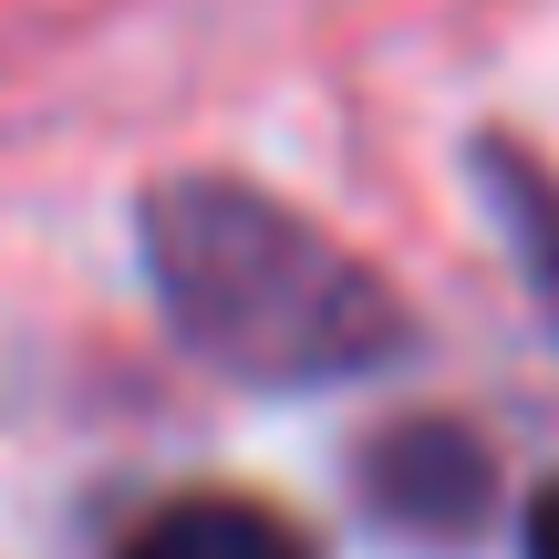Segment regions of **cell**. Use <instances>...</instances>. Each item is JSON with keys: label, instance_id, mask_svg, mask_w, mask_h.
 Returning a JSON list of instances; mask_svg holds the SVG:
<instances>
[{"label": "cell", "instance_id": "277c9868", "mask_svg": "<svg viewBox=\"0 0 559 559\" xmlns=\"http://www.w3.org/2000/svg\"><path fill=\"white\" fill-rule=\"evenodd\" d=\"M487 177H498V198H508V228L528 239V270H539V280H549V300H559V187L539 177V166H519L508 145L487 156Z\"/></svg>", "mask_w": 559, "mask_h": 559}, {"label": "cell", "instance_id": "6da1fadb", "mask_svg": "<svg viewBox=\"0 0 559 559\" xmlns=\"http://www.w3.org/2000/svg\"><path fill=\"white\" fill-rule=\"evenodd\" d=\"M156 300L239 383H353L404 353V300L353 249L239 177H177L145 198Z\"/></svg>", "mask_w": 559, "mask_h": 559}, {"label": "cell", "instance_id": "7a4b0ae2", "mask_svg": "<svg viewBox=\"0 0 559 559\" xmlns=\"http://www.w3.org/2000/svg\"><path fill=\"white\" fill-rule=\"evenodd\" d=\"M487 456L466 436H445V425H404V436L373 445V508L394 528H415V539H466V528L487 519Z\"/></svg>", "mask_w": 559, "mask_h": 559}, {"label": "cell", "instance_id": "5b68a950", "mask_svg": "<svg viewBox=\"0 0 559 559\" xmlns=\"http://www.w3.org/2000/svg\"><path fill=\"white\" fill-rule=\"evenodd\" d=\"M528 559H559V477L539 487V508H528Z\"/></svg>", "mask_w": 559, "mask_h": 559}, {"label": "cell", "instance_id": "3957f363", "mask_svg": "<svg viewBox=\"0 0 559 559\" xmlns=\"http://www.w3.org/2000/svg\"><path fill=\"white\" fill-rule=\"evenodd\" d=\"M124 559H311V539L260 498H177L124 539Z\"/></svg>", "mask_w": 559, "mask_h": 559}]
</instances>
